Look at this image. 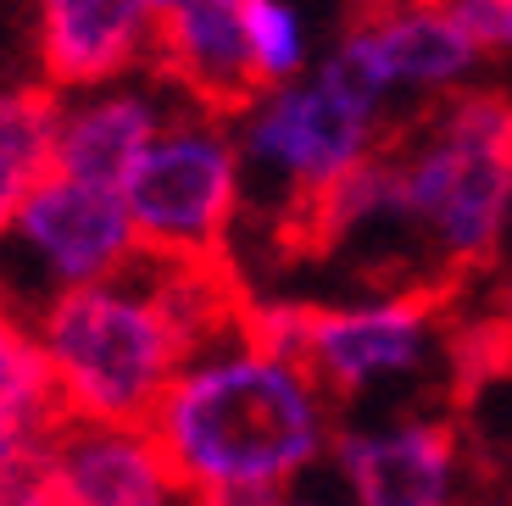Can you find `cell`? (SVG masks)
Returning <instances> with one entry per match:
<instances>
[{
  "label": "cell",
  "mask_w": 512,
  "mask_h": 506,
  "mask_svg": "<svg viewBox=\"0 0 512 506\" xmlns=\"http://www.w3.org/2000/svg\"><path fill=\"white\" fill-rule=\"evenodd\" d=\"M56 429H62V406H56L51 373L39 362L34 329L0 295V473L45 462Z\"/></svg>",
  "instance_id": "cell-14"
},
{
  "label": "cell",
  "mask_w": 512,
  "mask_h": 506,
  "mask_svg": "<svg viewBox=\"0 0 512 506\" xmlns=\"http://www.w3.org/2000/svg\"><path fill=\"white\" fill-rule=\"evenodd\" d=\"M45 473L56 506H195L145 423H62Z\"/></svg>",
  "instance_id": "cell-12"
},
{
  "label": "cell",
  "mask_w": 512,
  "mask_h": 506,
  "mask_svg": "<svg viewBox=\"0 0 512 506\" xmlns=\"http://www.w3.org/2000/svg\"><path fill=\"white\" fill-rule=\"evenodd\" d=\"M34 78L56 95L140 78L156 62L151 0H28Z\"/></svg>",
  "instance_id": "cell-10"
},
{
  "label": "cell",
  "mask_w": 512,
  "mask_h": 506,
  "mask_svg": "<svg viewBox=\"0 0 512 506\" xmlns=\"http://www.w3.org/2000/svg\"><path fill=\"white\" fill-rule=\"evenodd\" d=\"M490 62H512V0H451Z\"/></svg>",
  "instance_id": "cell-17"
},
{
  "label": "cell",
  "mask_w": 512,
  "mask_h": 506,
  "mask_svg": "<svg viewBox=\"0 0 512 506\" xmlns=\"http://www.w3.org/2000/svg\"><path fill=\"white\" fill-rule=\"evenodd\" d=\"M323 39L301 0H251L245 6V56H251L256 89L295 84L318 67Z\"/></svg>",
  "instance_id": "cell-16"
},
{
  "label": "cell",
  "mask_w": 512,
  "mask_h": 506,
  "mask_svg": "<svg viewBox=\"0 0 512 506\" xmlns=\"http://www.w3.org/2000/svg\"><path fill=\"white\" fill-rule=\"evenodd\" d=\"M229 262H140L28 312L62 423H151L190 351L240 323Z\"/></svg>",
  "instance_id": "cell-1"
},
{
  "label": "cell",
  "mask_w": 512,
  "mask_h": 506,
  "mask_svg": "<svg viewBox=\"0 0 512 506\" xmlns=\"http://www.w3.org/2000/svg\"><path fill=\"white\" fill-rule=\"evenodd\" d=\"M490 56L468 34L451 0H362L323 39L318 73L396 117L401 106H435L479 84Z\"/></svg>",
  "instance_id": "cell-7"
},
{
  "label": "cell",
  "mask_w": 512,
  "mask_h": 506,
  "mask_svg": "<svg viewBox=\"0 0 512 506\" xmlns=\"http://www.w3.org/2000/svg\"><path fill=\"white\" fill-rule=\"evenodd\" d=\"M0 506H56V490H51L45 462H28V468L0 473Z\"/></svg>",
  "instance_id": "cell-18"
},
{
  "label": "cell",
  "mask_w": 512,
  "mask_h": 506,
  "mask_svg": "<svg viewBox=\"0 0 512 506\" xmlns=\"http://www.w3.org/2000/svg\"><path fill=\"white\" fill-rule=\"evenodd\" d=\"M145 429L195 501L290 495L329 468L340 406L295 356L268 351L234 323L190 351Z\"/></svg>",
  "instance_id": "cell-2"
},
{
  "label": "cell",
  "mask_w": 512,
  "mask_h": 506,
  "mask_svg": "<svg viewBox=\"0 0 512 506\" xmlns=\"http://www.w3.org/2000/svg\"><path fill=\"white\" fill-rule=\"evenodd\" d=\"M279 506H357V501H346V495H312V490H290Z\"/></svg>",
  "instance_id": "cell-20"
},
{
  "label": "cell",
  "mask_w": 512,
  "mask_h": 506,
  "mask_svg": "<svg viewBox=\"0 0 512 506\" xmlns=\"http://www.w3.org/2000/svg\"><path fill=\"white\" fill-rule=\"evenodd\" d=\"M140 256L145 251L123 190L84 184L67 173H39L0 240V295L28 317L67 290L117 279Z\"/></svg>",
  "instance_id": "cell-8"
},
{
  "label": "cell",
  "mask_w": 512,
  "mask_h": 506,
  "mask_svg": "<svg viewBox=\"0 0 512 506\" xmlns=\"http://www.w3.org/2000/svg\"><path fill=\"white\" fill-rule=\"evenodd\" d=\"M401 234L423 273L468 279L512 240V89L468 84L390 140Z\"/></svg>",
  "instance_id": "cell-3"
},
{
  "label": "cell",
  "mask_w": 512,
  "mask_h": 506,
  "mask_svg": "<svg viewBox=\"0 0 512 506\" xmlns=\"http://www.w3.org/2000/svg\"><path fill=\"white\" fill-rule=\"evenodd\" d=\"M56 89H45L34 73L0 78V240L12 228L23 195L39 173H51V140H56Z\"/></svg>",
  "instance_id": "cell-15"
},
{
  "label": "cell",
  "mask_w": 512,
  "mask_h": 506,
  "mask_svg": "<svg viewBox=\"0 0 512 506\" xmlns=\"http://www.w3.org/2000/svg\"><path fill=\"white\" fill-rule=\"evenodd\" d=\"M173 106H179V95H173L156 73L62 95V101H56L51 173L123 190L128 173L140 167V156L151 151V140L162 134V123L173 117Z\"/></svg>",
  "instance_id": "cell-11"
},
{
  "label": "cell",
  "mask_w": 512,
  "mask_h": 506,
  "mask_svg": "<svg viewBox=\"0 0 512 506\" xmlns=\"http://www.w3.org/2000/svg\"><path fill=\"white\" fill-rule=\"evenodd\" d=\"M329 473L357 506H468V445L446 412L396 406L340 423Z\"/></svg>",
  "instance_id": "cell-9"
},
{
  "label": "cell",
  "mask_w": 512,
  "mask_h": 506,
  "mask_svg": "<svg viewBox=\"0 0 512 506\" xmlns=\"http://www.w3.org/2000/svg\"><path fill=\"white\" fill-rule=\"evenodd\" d=\"M245 6L251 0H167L156 12V62L184 106L240 112L256 95L251 56H245Z\"/></svg>",
  "instance_id": "cell-13"
},
{
  "label": "cell",
  "mask_w": 512,
  "mask_h": 506,
  "mask_svg": "<svg viewBox=\"0 0 512 506\" xmlns=\"http://www.w3.org/2000/svg\"><path fill=\"white\" fill-rule=\"evenodd\" d=\"M468 506H512V490H474Z\"/></svg>",
  "instance_id": "cell-21"
},
{
  "label": "cell",
  "mask_w": 512,
  "mask_h": 506,
  "mask_svg": "<svg viewBox=\"0 0 512 506\" xmlns=\"http://www.w3.org/2000/svg\"><path fill=\"white\" fill-rule=\"evenodd\" d=\"M151 6H156V12H162V6H167V0H151Z\"/></svg>",
  "instance_id": "cell-22"
},
{
  "label": "cell",
  "mask_w": 512,
  "mask_h": 506,
  "mask_svg": "<svg viewBox=\"0 0 512 506\" xmlns=\"http://www.w3.org/2000/svg\"><path fill=\"white\" fill-rule=\"evenodd\" d=\"M490 317H496L501 334L512 340V256H507V267H501V279H496V295H490Z\"/></svg>",
  "instance_id": "cell-19"
},
{
  "label": "cell",
  "mask_w": 512,
  "mask_h": 506,
  "mask_svg": "<svg viewBox=\"0 0 512 506\" xmlns=\"http://www.w3.org/2000/svg\"><path fill=\"white\" fill-rule=\"evenodd\" d=\"M123 206L140 251L156 262H229V245L251 212L234 117L179 101L128 173Z\"/></svg>",
  "instance_id": "cell-6"
},
{
  "label": "cell",
  "mask_w": 512,
  "mask_h": 506,
  "mask_svg": "<svg viewBox=\"0 0 512 506\" xmlns=\"http://www.w3.org/2000/svg\"><path fill=\"white\" fill-rule=\"evenodd\" d=\"M234 140L251 201H273L301 223L340 178L396 140V117L312 67L295 84L256 89L234 112Z\"/></svg>",
  "instance_id": "cell-5"
},
{
  "label": "cell",
  "mask_w": 512,
  "mask_h": 506,
  "mask_svg": "<svg viewBox=\"0 0 512 506\" xmlns=\"http://www.w3.org/2000/svg\"><path fill=\"white\" fill-rule=\"evenodd\" d=\"M240 329L268 351L295 356L334 406H373L446 373L451 312L429 284H384L340 301L245 295Z\"/></svg>",
  "instance_id": "cell-4"
}]
</instances>
